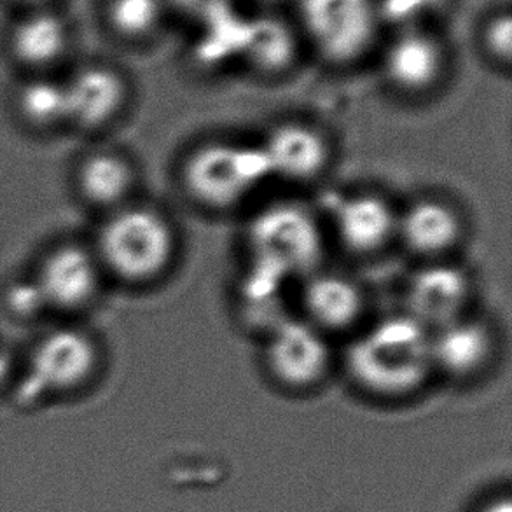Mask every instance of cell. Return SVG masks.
I'll use <instances>...</instances> for the list:
<instances>
[{
	"instance_id": "3957f363",
	"label": "cell",
	"mask_w": 512,
	"mask_h": 512,
	"mask_svg": "<svg viewBox=\"0 0 512 512\" xmlns=\"http://www.w3.org/2000/svg\"><path fill=\"white\" fill-rule=\"evenodd\" d=\"M308 58L329 69L373 62L387 34L380 0H285Z\"/></svg>"
},
{
	"instance_id": "8fae6325",
	"label": "cell",
	"mask_w": 512,
	"mask_h": 512,
	"mask_svg": "<svg viewBox=\"0 0 512 512\" xmlns=\"http://www.w3.org/2000/svg\"><path fill=\"white\" fill-rule=\"evenodd\" d=\"M474 282L471 273L453 259L422 263L404 287V310L411 319L434 333L469 315Z\"/></svg>"
},
{
	"instance_id": "44dd1931",
	"label": "cell",
	"mask_w": 512,
	"mask_h": 512,
	"mask_svg": "<svg viewBox=\"0 0 512 512\" xmlns=\"http://www.w3.org/2000/svg\"><path fill=\"white\" fill-rule=\"evenodd\" d=\"M107 32L126 46H151L173 27L167 0H104Z\"/></svg>"
},
{
	"instance_id": "7402d4cb",
	"label": "cell",
	"mask_w": 512,
	"mask_h": 512,
	"mask_svg": "<svg viewBox=\"0 0 512 512\" xmlns=\"http://www.w3.org/2000/svg\"><path fill=\"white\" fill-rule=\"evenodd\" d=\"M476 46L493 69L507 72L512 63V9L509 0L493 2L476 20Z\"/></svg>"
},
{
	"instance_id": "d6986e66",
	"label": "cell",
	"mask_w": 512,
	"mask_h": 512,
	"mask_svg": "<svg viewBox=\"0 0 512 512\" xmlns=\"http://www.w3.org/2000/svg\"><path fill=\"white\" fill-rule=\"evenodd\" d=\"M430 346L434 373H443L451 380L469 381L492 366L497 334L488 322L469 313L430 333Z\"/></svg>"
},
{
	"instance_id": "6da1fadb",
	"label": "cell",
	"mask_w": 512,
	"mask_h": 512,
	"mask_svg": "<svg viewBox=\"0 0 512 512\" xmlns=\"http://www.w3.org/2000/svg\"><path fill=\"white\" fill-rule=\"evenodd\" d=\"M353 334L345 353L346 371L366 394L404 399L420 392L436 374L430 331L404 312L360 326Z\"/></svg>"
},
{
	"instance_id": "5b68a950",
	"label": "cell",
	"mask_w": 512,
	"mask_h": 512,
	"mask_svg": "<svg viewBox=\"0 0 512 512\" xmlns=\"http://www.w3.org/2000/svg\"><path fill=\"white\" fill-rule=\"evenodd\" d=\"M104 366V345L97 334L77 320H62L28 345L16 369V385L30 401L70 397L90 388Z\"/></svg>"
},
{
	"instance_id": "484cf974",
	"label": "cell",
	"mask_w": 512,
	"mask_h": 512,
	"mask_svg": "<svg viewBox=\"0 0 512 512\" xmlns=\"http://www.w3.org/2000/svg\"><path fill=\"white\" fill-rule=\"evenodd\" d=\"M479 512H512L511 500L509 497L490 500Z\"/></svg>"
},
{
	"instance_id": "ac0fdd59",
	"label": "cell",
	"mask_w": 512,
	"mask_h": 512,
	"mask_svg": "<svg viewBox=\"0 0 512 512\" xmlns=\"http://www.w3.org/2000/svg\"><path fill=\"white\" fill-rule=\"evenodd\" d=\"M7 55L27 74H58L72 48V27L55 6L23 9L7 30Z\"/></svg>"
},
{
	"instance_id": "ba28073f",
	"label": "cell",
	"mask_w": 512,
	"mask_h": 512,
	"mask_svg": "<svg viewBox=\"0 0 512 512\" xmlns=\"http://www.w3.org/2000/svg\"><path fill=\"white\" fill-rule=\"evenodd\" d=\"M374 62L390 90L404 97H425L450 76L453 46L446 28H394L387 30Z\"/></svg>"
},
{
	"instance_id": "603a6c76",
	"label": "cell",
	"mask_w": 512,
	"mask_h": 512,
	"mask_svg": "<svg viewBox=\"0 0 512 512\" xmlns=\"http://www.w3.org/2000/svg\"><path fill=\"white\" fill-rule=\"evenodd\" d=\"M458 0H380L387 30L406 27L446 28Z\"/></svg>"
},
{
	"instance_id": "5bb4252c",
	"label": "cell",
	"mask_w": 512,
	"mask_h": 512,
	"mask_svg": "<svg viewBox=\"0 0 512 512\" xmlns=\"http://www.w3.org/2000/svg\"><path fill=\"white\" fill-rule=\"evenodd\" d=\"M301 319L333 338L355 333L366 317L367 296L357 278L320 266L296 287Z\"/></svg>"
},
{
	"instance_id": "cb8c5ba5",
	"label": "cell",
	"mask_w": 512,
	"mask_h": 512,
	"mask_svg": "<svg viewBox=\"0 0 512 512\" xmlns=\"http://www.w3.org/2000/svg\"><path fill=\"white\" fill-rule=\"evenodd\" d=\"M0 298L4 303V310L13 319L20 320V322H30V320L48 317V312L44 308V303H42L30 273L23 277L9 278L2 289Z\"/></svg>"
},
{
	"instance_id": "30bf717a",
	"label": "cell",
	"mask_w": 512,
	"mask_h": 512,
	"mask_svg": "<svg viewBox=\"0 0 512 512\" xmlns=\"http://www.w3.org/2000/svg\"><path fill=\"white\" fill-rule=\"evenodd\" d=\"M69 132L100 135L111 130L132 104L133 86L125 70L111 62L79 63L62 74Z\"/></svg>"
},
{
	"instance_id": "9a60e30c",
	"label": "cell",
	"mask_w": 512,
	"mask_h": 512,
	"mask_svg": "<svg viewBox=\"0 0 512 512\" xmlns=\"http://www.w3.org/2000/svg\"><path fill=\"white\" fill-rule=\"evenodd\" d=\"M467 233L462 210L443 196L425 194L409 201L397 212L395 242L422 263L451 259Z\"/></svg>"
},
{
	"instance_id": "e0dca14e",
	"label": "cell",
	"mask_w": 512,
	"mask_h": 512,
	"mask_svg": "<svg viewBox=\"0 0 512 512\" xmlns=\"http://www.w3.org/2000/svg\"><path fill=\"white\" fill-rule=\"evenodd\" d=\"M397 212L399 207L385 194L367 189L346 193L334 203L331 235L352 256H376L395 242Z\"/></svg>"
},
{
	"instance_id": "8992f818",
	"label": "cell",
	"mask_w": 512,
	"mask_h": 512,
	"mask_svg": "<svg viewBox=\"0 0 512 512\" xmlns=\"http://www.w3.org/2000/svg\"><path fill=\"white\" fill-rule=\"evenodd\" d=\"M179 180L194 205L221 214L245 207L271 177L256 140L208 139L182 158Z\"/></svg>"
},
{
	"instance_id": "ffe728a7",
	"label": "cell",
	"mask_w": 512,
	"mask_h": 512,
	"mask_svg": "<svg viewBox=\"0 0 512 512\" xmlns=\"http://www.w3.org/2000/svg\"><path fill=\"white\" fill-rule=\"evenodd\" d=\"M11 109L25 132L49 137L69 132V114L63 76L27 74L14 86Z\"/></svg>"
},
{
	"instance_id": "7a4b0ae2",
	"label": "cell",
	"mask_w": 512,
	"mask_h": 512,
	"mask_svg": "<svg viewBox=\"0 0 512 512\" xmlns=\"http://www.w3.org/2000/svg\"><path fill=\"white\" fill-rule=\"evenodd\" d=\"M90 242L107 280L132 289L160 282L179 256L170 215L139 198L98 217Z\"/></svg>"
},
{
	"instance_id": "d4e9b609",
	"label": "cell",
	"mask_w": 512,
	"mask_h": 512,
	"mask_svg": "<svg viewBox=\"0 0 512 512\" xmlns=\"http://www.w3.org/2000/svg\"><path fill=\"white\" fill-rule=\"evenodd\" d=\"M254 2L256 0H167L173 25L179 23L186 28L229 11L252 6Z\"/></svg>"
},
{
	"instance_id": "277c9868",
	"label": "cell",
	"mask_w": 512,
	"mask_h": 512,
	"mask_svg": "<svg viewBox=\"0 0 512 512\" xmlns=\"http://www.w3.org/2000/svg\"><path fill=\"white\" fill-rule=\"evenodd\" d=\"M250 268L291 284L324 266L327 233L315 210L294 200L270 201L245 224Z\"/></svg>"
},
{
	"instance_id": "52a82bcc",
	"label": "cell",
	"mask_w": 512,
	"mask_h": 512,
	"mask_svg": "<svg viewBox=\"0 0 512 512\" xmlns=\"http://www.w3.org/2000/svg\"><path fill=\"white\" fill-rule=\"evenodd\" d=\"M28 273L48 315L62 320L90 312L109 284L90 240L74 236L49 243Z\"/></svg>"
},
{
	"instance_id": "2e32d148",
	"label": "cell",
	"mask_w": 512,
	"mask_h": 512,
	"mask_svg": "<svg viewBox=\"0 0 512 512\" xmlns=\"http://www.w3.org/2000/svg\"><path fill=\"white\" fill-rule=\"evenodd\" d=\"M139 182L135 161L116 147H90L70 172L77 201L98 217L137 200Z\"/></svg>"
},
{
	"instance_id": "7c38bea8",
	"label": "cell",
	"mask_w": 512,
	"mask_h": 512,
	"mask_svg": "<svg viewBox=\"0 0 512 512\" xmlns=\"http://www.w3.org/2000/svg\"><path fill=\"white\" fill-rule=\"evenodd\" d=\"M306 58L305 44L287 7L254 2L247 18L240 67L261 79H282Z\"/></svg>"
},
{
	"instance_id": "4316f807",
	"label": "cell",
	"mask_w": 512,
	"mask_h": 512,
	"mask_svg": "<svg viewBox=\"0 0 512 512\" xmlns=\"http://www.w3.org/2000/svg\"><path fill=\"white\" fill-rule=\"evenodd\" d=\"M13 2L21 6V9H30V7L53 6L55 0H13Z\"/></svg>"
},
{
	"instance_id": "9c48e42d",
	"label": "cell",
	"mask_w": 512,
	"mask_h": 512,
	"mask_svg": "<svg viewBox=\"0 0 512 512\" xmlns=\"http://www.w3.org/2000/svg\"><path fill=\"white\" fill-rule=\"evenodd\" d=\"M334 352L331 338L301 317H287L263 336V364L271 380L291 392L324 383Z\"/></svg>"
},
{
	"instance_id": "4fadbf2b",
	"label": "cell",
	"mask_w": 512,
	"mask_h": 512,
	"mask_svg": "<svg viewBox=\"0 0 512 512\" xmlns=\"http://www.w3.org/2000/svg\"><path fill=\"white\" fill-rule=\"evenodd\" d=\"M271 180L287 184H310L320 179L334 158L333 142L322 128L303 121L285 119L270 126L256 140Z\"/></svg>"
}]
</instances>
